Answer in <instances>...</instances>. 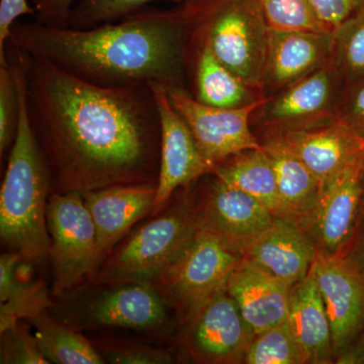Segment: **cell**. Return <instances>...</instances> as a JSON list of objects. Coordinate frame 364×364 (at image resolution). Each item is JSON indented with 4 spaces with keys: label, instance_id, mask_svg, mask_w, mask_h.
I'll return each mask as SVG.
<instances>
[{
    "label": "cell",
    "instance_id": "22",
    "mask_svg": "<svg viewBox=\"0 0 364 364\" xmlns=\"http://www.w3.org/2000/svg\"><path fill=\"white\" fill-rule=\"evenodd\" d=\"M287 322L308 355L309 363H331V323L312 268L305 279L291 287Z\"/></svg>",
    "mask_w": 364,
    "mask_h": 364
},
{
    "label": "cell",
    "instance_id": "36",
    "mask_svg": "<svg viewBox=\"0 0 364 364\" xmlns=\"http://www.w3.org/2000/svg\"><path fill=\"white\" fill-rule=\"evenodd\" d=\"M35 14L28 0H0V61L6 59L4 49L9 37L11 26L23 16Z\"/></svg>",
    "mask_w": 364,
    "mask_h": 364
},
{
    "label": "cell",
    "instance_id": "28",
    "mask_svg": "<svg viewBox=\"0 0 364 364\" xmlns=\"http://www.w3.org/2000/svg\"><path fill=\"white\" fill-rule=\"evenodd\" d=\"M259 2L269 28L332 33L318 16L311 0H259Z\"/></svg>",
    "mask_w": 364,
    "mask_h": 364
},
{
    "label": "cell",
    "instance_id": "2",
    "mask_svg": "<svg viewBox=\"0 0 364 364\" xmlns=\"http://www.w3.org/2000/svg\"><path fill=\"white\" fill-rule=\"evenodd\" d=\"M193 23L182 4L143 9L87 28L16 21L11 40L21 51L100 86H183Z\"/></svg>",
    "mask_w": 364,
    "mask_h": 364
},
{
    "label": "cell",
    "instance_id": "17",
    "mask_svg": "<svg viewBox=\"0 0 364 364\" xmlns=\"http://www.w3.org/2000/svg\"><path fill=\"white\" fill-rule=\"evenodd\" d=\"M334 46L333 33L279 30L268 26L263 93L267 90L279 92L330 63Z\"/></svg>",
    "mask_w": 364,
    "mask_h": 364
},
{
    "label": "cell",
    "instance_id": "1",
    "mask_svg": "<svg viewBox=\"0 0 364 364\" xmlns=\"http://www.w3.org/2000/svg\"><path fill=\"white\" fill-rule=\"evenodd\" d=\"M25 82L26 112L52 193L157 183L161 124L150 85L100 86L11 40Z\"/></svg>",
    "mask_w": 364,
    "mask_h": 364
},
{
    "label": "cell",
    "instance_id": "35",
    "mask_svg": "<svg viewBox=\"0 0 364 364\" xmlns=\"http://www.w3.org/2000/svg\"><path fill=\"white\" fill-rule=\"evenodd\" d=\"M37 23L45 26H61L69 25L73 7L79 0H30Z\"/></svg>",
    "mask_w": 364,
    "mask_h": 364
},
{
    "label": "cell",
    "instance_id": "29",
    "mask_svg": "<svg viewBox=\"0 0 364 364\" xmlns=\"http://www.w3.org/2000/svg\"><path fill=\"white\" fill-rule=\"evenodd\" d=\"M333 62L352 78L364 76V6L342 23L334 32Z\"/></svg>",
    "mask_w": 364,
    "mask_h": 364
},
{
    "label": "cell",
    "instance_id": "26",
    "mask_svg": "<svg viewBox=\"0 0 364 364\" xmlns=\"http://www.w3.org/2000/svg\"><path fill=\"white\" fill-rule=\"evenodd\" d=\"M41 351L50 363L104 364L105 360L95 345L76 328L55 320L47 312L31 320Z\"/></svg>",
    "mask_w": 364,
    "mask_h": 364
},
{
    "label": "cell",
    "instance_id": "10",
    "mask_svg": "<svg viewBox=\"0 0 364 364\" xmlns=\"http://www.w3.org/2000/svg\"><path fill=\"white\" fill-rule=\"evenodd\" d=\"M340 73L330 63L267 97L261 105L260 124L268 135L303 130L328 123L336 117L333 109Z\"/></svg>",
    "mask_w": 364,
    "mask_h": 364
},
{
    "label": "cell",
    "instance_id": "6",
    "mask_svg": "<svg viewBox=\"0 0 364 364\" xmlns=\"http://www.w3.org/2000/svg\"><path fill=\"white\" fill-rule=\"evenodd\" d=\"M52 294L60 298L92 277L100 267L97 231L80 193H52L48 198Z\"/></svg>",
    "mask_w": 364,
    "mask_h": 364
},
{
    "label": "cell",
    "instance_id": "32",
    "mask_svg": "<svg viewBox=\"0 0 364 364\" xmlns=\"http://www.w3.org/2000/svg\"><path fill=\"white\" fill-rule=\"evenodd\" d=\"M0 363L49 364L41 351L35 334L26 326L18 325L0 333Z\"/></svg>",
    "mask_w": 364,
    "mask_h": 364
},
{
    "label": "cell",
    "instance_id": "37",
    "mask_svg": "<svg viewBox=\"0 0 364 364\" xmlns=\"http://www.w3.org/2000/svg\"><path fill=\"white\" fill-rule=\"evenodd\" d=\"M358 273L364 284V202L361 200L355 224L348 241L338 253Z\"/></svg>",
    "mask_w": 364,
    "mask_h": 364
},
{
    "label": "cell",
    "instance_id": "3",
    "mask_svg": "<svg viewBox=\"0 0 364 364\" xmlns=\"http://www.w3.org/2000/svg\"><path fill=\"white\" fill-rule=\"evenodd\" d=\"M6 58L18 85L21 114L0 191V237L2 243L23 260L41 262L49 257L46 210L51 179L31 128L23 71L11 48L6 47Z\"/></svg>",
    "mask_w": 364,
    "mask_h": 364
},
{
    "label": "cell",
    "instance_id": "4",
    "mask_svg": "<svg viewBox=\"0 0 364 364\" xmlns=\"http://www.w3.org/2000/svg\"><path fill=\"white\" fill-rule=\"evenodd\" d=\"M191 39L202 42L223 65L264 97L268 25L259 0H188Z\"/></svg>",
    "mask_w": 364,
    "mask_h": 364
},
{
    "label": "cell",
    "instance_id": "24",
    "mask_svg": "<svg viewBox=\"0 0 364 364\" xmlns=\"http://www.w3.org/2000/svg\"><path fill=\"white\" fill-rule=\"evenodd\" d=\"M21 260L16 252L0 257V333L23 318L32 320L53 306L44 282L21 277L18 272Z\"/></svg>",
    "mask_w": 364,
    "mask_h": 364
},
{
    "label": "cell",
    "instance_id": "5",
    "mask_svg": "<svg viewBox=\"0 0 364 364\" xmlns=\"http://www.w3.org/2000/svg\"><path fill=\"white\" fill-rule=\"evenodd\" d=\"M198 213L188 203L141 228L93 277V284H156L195 239Z\"/></svg>",
    "mask_w": 364,
    "mask_h": 364
},
{
    "label": "cell",
    "instance_id": "8",
    "mask_svg": "<svg viewBox=\"0 0 364 364\" xmlns=\"http://www.w3.org/2000/svg\"><path fill=\"white\" fill-rule=\"evenodd\" d=\"M170 102L188 124L210 171L235 155L261 149L250 129V117L267 97L238 109H223L198 102L183 86H165Z\"/></svg>",
    "mask_w": 364,
    "mask_h": 364
},
{
    "label": "cell",
    "instance_id": "27",
    "mask_svg": "<svg viewBox=\"0 0 364 364\" xmlns=\"http://www.w3.org/2000/svg\"><path fill=\"white\" fill-rule=\"evenodd\" d=\"M248 364L309 363V358L287 322L256 335L246 353Z\"/></svg>",
    "mask_w": 364,
    "mask_h": 364
},
{
    "label": "cell",
    "instance_id": "31",
    "mask_svg": "<svg viewBox=\"0 0 364 364\" xmlns=\"http://www.w3.org/2000/svg\"><path fill=\"white\" fill-rule=\"evenodd\" d=\"M21 102L18 85L9 61L0 63V154L13 147L18 123Z\"/></svg>",
    "mask_w": 364,
    "mask_h": 364
},
{
    "label": "cell",
    "instance_id": "13",
    "mask_svg": "<svg viewBox=\"0 0 364 364\" xmlns=\"http://www.w3.org/2000/svg\"><path fill=\"white\" fill-rule=\"evenodd\" d=\"M312 270L331 323L333 351L337 356L364 328V284L340 254L317 250Z\"/></svg>",
    "mask_w": 364,
    "mask_h": 364
},
{
    "label": "cell",
    "instance_id": "14",
    "mask_svg": "<svg viewBox=\"0 0 364 364\" xmlns=\"http://www.w3.org/2000/svg\"><path fill=\"white\" fill-rule=\"evenodd\" d=\"M275 219L269 208L215 177L208 189L198 226L243 257L251 242Z\"/></svg>",
    "mask_w": 364,
    "mask_h": 364
},
{
    "label": "cell",
    "instance_id": "19",
    "mask_svg": "<svg viewBox=\"0 0 364 364\" xmlns=\"http://www.w3.org/2000/svg\"><path fill=\"white\" fill-rule=\"evenodd\" d=\"M226 289L255 336L287 320L291 287L246 258L230 274Z\"/></svg>",
    "mask_w": 364,
    "mask_h": 364
},
{
    "label": "cell",
    "instance_id": "30",
    "mask_svg": "<svg viewBox=\"0 0 364 364\" xmlns=\"http://www.w3.org/2000/svg\"><path fill=\"white\" fill-rule=\"evenodd\" d=\"M155 1L181 4L188 0H79L72 9L68 26L87 28L114 23Z\"/></svg>",
    "mask_w": 364,
    "mask_h": 364
},
{
    "label": "cell",
    "instance_id": "18",
    "mask_svg": "<svg viewBox=\"0 0 364 364\" xmlns=\"http://www.w3.org/2000/svg\"><path fill=\"white\" fill-rule=\"evenodd\" d=\"M157 183L117 184L81 193L95 231L100 265L135 223L153 212Z\"/></svg>",
    "mask_w": 364,
    "mask_h": 364
},
{
    "label": "cell",
    "instance_id": "15",
    "mask_svg": "<svg viewBox=\"0 0 364 364\" xmlns=\"http://www.w3.org/2000/svg\"><path fill=\"white\" fill-rule=\"evenodd\" d=\"M363 178L364 156L323 184L304 230L318 250L338 254L348 241L363 200Z\"/></svg>",
    "mask_w": 364,
    "mask_h": 364
},
{
    "label": "cell",
    "instance_id": "34",
    "mask_svg": "<svg viewBox=\"0 0 364 364\" xmlns=\"http://www.w3.org/2000/svg\"><path fill=\"white\" fill-rule=\"evenodd\" d=\"M318 16L332 33L364 6V0H311Z\"/></svg>",
    "mask_w": 364,
    "mask_h": 364
},
{
    "label": "cell",
    "instance_id": "12",
    "mask_svg": "<svg viewBox=\"0 0 364 364\" xmlns=\"http://www.w3.org/2000/svg\"><path fill=\"white\" fill-rule=\"evenodd\" d=\"M150 85L156 100L161 124L159 174L152 212L157 214L174 191L186 188L212 171L200 154L188 124L170 102L165 86L158 83Z\"/></svg>",
    "mask_w": 364,
    "mask_h": 364
},
{
    "label": "cell",
    "instance_id": "20",
    "mask_svg": "<svg viewBox=\"0 0 364 364\" xmlns=\"http://www.w3.org/2000/svg\"><path fill=\"white\" fill-rule=\"evenodd\" d=\"M317 250L305 232L275 217L272 224L251 242L243 257L293 287L310 272Z\"/></svg>",
    "mask_w": 364,
    "mask_h": 364
},
{
    "label": "cell",
    "instance_id": "21",
    "mask_svg": "<svg viewBox=\"0 0 364 364\" xmlns=\"http://www.w3.org/2000/svg\"><path fill=\"white\" fill-rule=\"evenodd\" d=\"M272 158L279 196L277 218L305 230L317 207L322 182L279 140L267 136L262 144Z\"/></svg>",
    "mask_w": 364,
    "mask_h": 364
},
{
    "label": "cell",
    "instance_id": "16",
    "mask_svg": "<svg viewBox=\"0 0 364 364\" xmlns=\"http://www.w3.org/2000/svg\"><path fill=\"white\" fill-rule=\"evenodd\" d=\"M279 140L324 184L364 156V139L338 117L328 123L268 135Z\"/></svg>",
    "mask_w": 364,
    "mask_h": 364
},
{
    "label": "cell",
    "instance_id": "23",
    "mask_svg": "<svg viewBox=\"0 0 364 364\" xmlns=\"http://www.w3.org/2000/svg\"><path fill=\"white\" fill-rule=\"evenodd\" d=\"M195 55V97L203 104L238 109L263 98L215 58L207 45L191 38Z\"/></svg>",
    "mask_w": 364,
    "mask_h": 364
},
{
    "label": "cell",
    "instance_id": "25",
    "mask_svg": "<svg viewBox=\"0 0 364 364\" xmlns=\"http://www.w3.org/2000/svg\"><path fill=\"white\" fill-rule=\"evenodd\" d=\"M229 186L247 193L269 208L279 212V188L272 158L264 147L245 151L218 165L212 172Z\"/></svg>",
    "mask_w": 364,
    "mask_h": 364
},
{
    "label": "cell",
    "instance_id": "9",
    "mask_svg": "<svg viewBox=\"0 0 364 364\" xmlns=\"http://www.w3.org/2000/svg\"><path fill=\"white\" fill-rule=\"evenodd\" d=\"M100 289L67 309L63 322L76 329H119L152 331L167 322V304L151 284H100Z\"/></svg>",
    "mask_w": 364,
    "mask_h": 364
},
{
    "label": "cell",
    "instance_id": "11",
    "mask_svg": "<svg viewBox=\"0 0 364 364\" xmlns=\"http://www.w3.org/2000/svg\"><path fill=\"white\" fill-rule=\"evenodd\" d=\"M188 325L186 345L200 363H238L245 359L255 337L226 287L208 299Z\"/></svg>",
    "mask_w": 364,
    "mask_h": 364
},
{
    "label": "cell",
    "instance_id": "33",
    "mask_svg": "<svg viewBox=\"0 0 364 364\" xmlns=\"http://www.w3.org/2000/svg\"><path fill=\"white\" fill-rule=\"evenodd\" d=\"M97 350L102 354L105 363L112 364H168L173 358L168 351L148 345L130 343H112L98 345Z\"/></svg>",
    "mask_w": 364,
    "mask_h": 364
},
{
    "label": "cell",
    "instance_id": "38",
    "mask_svg": "<svg viewBox=\"0 0 364 364\" xmlns=\"http://www.w3.org/2000/svg\"><path fill=\"white\" fill-rule=\"evenodd\" d=\"M336 117L364 139V82L352 91L344 107L337 109Z\"/></svg>",
    "mask_w": 364,
    "mask_h": 364
},
{
    "label": "cell",
    "instance_id": "7",
    "mask_svg": "<svg viewBox=\"0 0 364 364\" xmlns=\"http://www.w3.org/2000/svg\"><path fill=\"white\" fill-rule=\"evenodd\" d=\"M241 259V255L200 228L191 245L153 287L189 323L208 299L226 287Z\"/></svg>",
    "mask_w": 364,
    "mask_h": 364
}]
</instances>
